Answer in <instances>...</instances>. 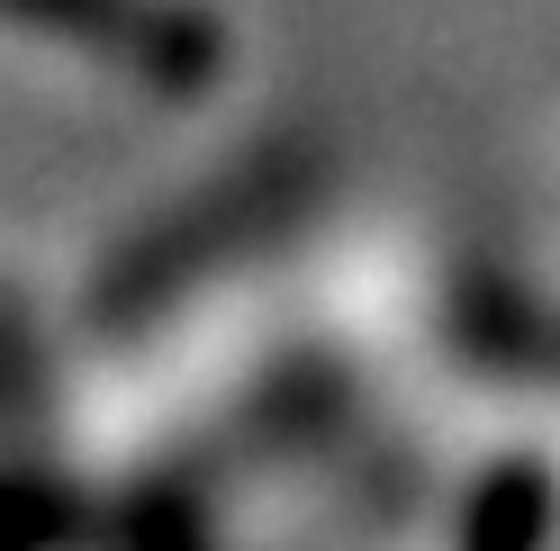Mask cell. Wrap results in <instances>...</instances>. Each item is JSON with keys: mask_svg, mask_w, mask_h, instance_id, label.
Instances as JSON below:
<instances>
[{"mask_svg": "<svg viewBox=\"0 0 560 551\" xmlns=\"http://www.w3.org/2000/svg\"><path fill=\"white\" fill-rule=\"evenodd\" d=\"M0 19H27L46 37H73L91 55L127 63L145 82H208L218 73V19L190 10V0H0Z\"/></svg>", "mask_w": 560, "mask_h": 551, "instance_id": "obj_1", "label": "cell"}, {"mask_svg": "<svg viewBox=\"0 0 560 551\" xmlns=\"http://www.w3.org/2000/svg\"><path fill=\"white\" fill-rule=\"evenodd\" d=\"M542 534H551V470L542 453H515L470 489L462 551H542Z\"/></svg>", "mask_w": 560, "mask_h": 551, "instance_id": "obj_2", "label": "cell"}]
</instances>
